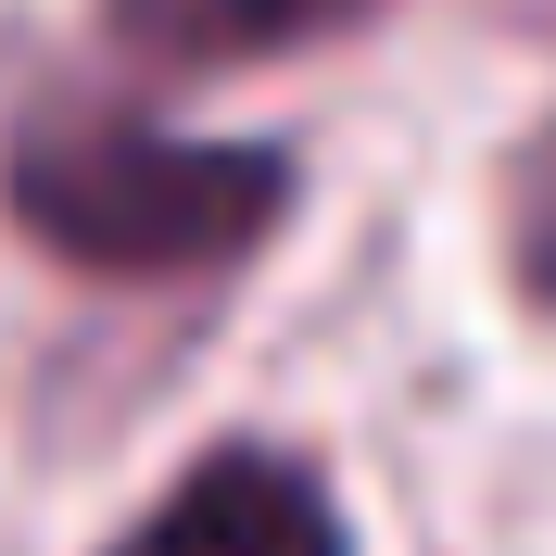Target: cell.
Returning a JSON list of instances; mask_svg holds the SVG:
<instances>
[{"mask_svg": "<svg viewBox=\"0 0 556 556\" xmlns=\"http://www.w3.org/2000/svg\"><path fill=\"white\" fill-rule=\"evenodd\" d=\"M0 215L76 278H215L291 215V152L38 102L0 139Z\"/></svg>", "mask_w": 556, "mask_h": 556, "instance_id": "cell-1", "label": "cell"}, {"mask_svg": "<svg viewBox=\"0 0 556 556\" xmlns=\"http://www.w3.org/2000/svg\"><path fill=\"white\" fill-rule=\"evenodd\" d=\"M114 556H342V506L304 455L278 443H215L203 468H177Z\"/></svg>", "mask_w": 556, "mask_h": 556, "instance_id": "cell-2", "label": "cell"}, {"mask_svg": "<svg viewBox=\"0 0 556 556\" xmlns=\"http://www.w3.org/2000/svg\"><path fill=\"white\" fill-rule=\"evenodd\" d=\"M380 0H102V38L152 76H241L278 51H329Z\"/></svg>", "mask_w": 556, "mask_h": 556, "instance_id": "cell-3", "label": "cell"}, {"mask_svg": "<svg viewBox=\"0 0 556 556\" xmlns=\"http://www.w3.org/2000/svg\"><path fill=\"white\" fill-rule=\"evenodd\" d=\"M506 266L531 304H556V127L531 139V165L506 177Z\"/></svg>", "mask_w": 556, "mask_h": 556, "instance_id": "cell-4", "label": "cell"}]
</instances>
